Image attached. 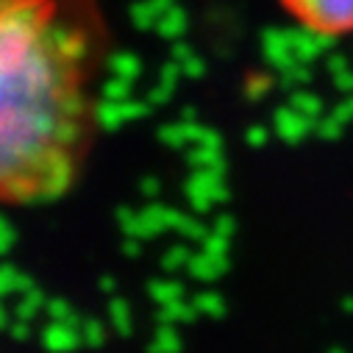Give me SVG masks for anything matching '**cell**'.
Returning a JSON list of instances; mask_svg holds the SVG:
<instances>
[{
  "instance_id": "cell-1",
  "label": "cell",
  "mask_w": 353,
  "mask_h": 353,
  "mask_svg": "<svg viewBox=\"0 0 353 353\" xmlns=\"http://www.w3.org/2000/svg\"><path fill=\"white\" fill-rule=\"evenodd\" d=\"M81 34L39 0L0 3V181L17 203L59 201L75 179L83 101L75 67Z\"/></svg>"
},
{
  "instance_id": "cell-2",
  "label": "cell",
  "mask_w": 353,
  "mask_h": 353,
  "mask_svg": "<svg viewBox=\"0 0 353 353\" xmlns=\"http://www.w3.org/2000/svg\"><path fill=\"white\" fill-rule=\"evenodd\" d=\"M309 26L325 31H353V0H284Z\"/></svg>"
},
{
  "instance_id": "cell-3",
  "label": "cell",
  "mask_w": 353,
  "mask_h": 353,
  "mask_svg": "<svg viewBox=\"0 0 353 353\" xmlns=\"http://www.w3.org/2000/svg\"><path fill=\"white\" fill-rule=\"evenodd\" d=\"M187 198L195 214H209L217 203H228L231 192L225 184V172L206 170V167L192 170V175L187 179Z\"/></svg>"
},
{
  "instance_id": "cell-4",
  "label": "cell",
  "mask_w": 353,
  "mask_h": 353,
  "mask_svg": "<svg viewBox=\"0 0 353 353\" xmlns=\"http://www.w3.org/2000/svg\"><path fill=\"white\" fill-rule=\"evenodd\" d=\"M292 31V45H295V56L298 61L314 64L320 59H325V53H331L334 48V31L317 28V26H301V28H290Z\"/></svg>"
},
{
  "instance_id": "cell-5",
  "label": "cell",
  "mask_w": 353,
  "mask_h": 353,
  "mask_svg": "<svg viewBox=\"0 0 353 353\" xmlns=\"http://www.w3.org/2000/svg\"><path fill=\"white\" fill-rule=\"evenodd\" d=\"M261 56L276 72L298 64L295 45H292V31L290 28H264L261 31Z\"/></svg>"
},
{
  "instance_id": "cell-6",
  "label": "cell",
  "mask_w": 353,
  "mask_h": 353,
  "mask_svg": "<svg viewBox=\"0 0 353 353\" xmlns=\"http://www.w3.org/2000/svg\"><path fill=\"white\" fill-rule=\"evenodd\" d=\"M273 131L279 134L281 142L298 145V142H303V139L314 131V120L306 117L303 112H298V109L290 103V106L276 109V114H273Z\"/></svg>"
},
{
  "instance_id": "cell-7",
  "label": "cell",
  "mask_w": 353,
  "mask_h": 353,
  "mask_svg": "<svg viewBox=\"0 0 353 353\" xmlns=\"http://www.w3.org/2000/svg\"><path fill=\"white\" fill-rule=\"evenodd\" d=\"M187 273H190V279H195L201 284H212L228 273V256H214V253L201 248L198 253H192V259L187 264Z\"/></svg>"
},
{
  "instance_id": "cell-8",
  "label": "cell",
  "mask_w": 353,
  "mask_h": 353,
  "mask_svg": "<svg viewBox=\"0 0 353 353\" xmlns=\"http://www.w3.org/2000/svg\"><path fill=\"white\" fill-rule=\"evenodd\" d=\"M39 339H42V345H45L48 350H56V353H64V350H72V347L83 345L81 328L72 325L70 320H50V323L45 325V331H42Z\"/></svg>"
},
{
  "instance_id": "cell-9",
  "label": "cell",
  "mask_w": 353,
  "mask_h": 353,
  "mask_svg": "<svg viewBox=\"0 0 353 353\" xmlns=\"http://www.w3.org/2000/svg\"><path fill=\"white\" fill-rule=\"evenodd\" d=\"M164 231H170V206L150 201L145 209H139V239H153Z\"/></svg>"
},
{
  "instance_id": "cell-10",
  "label": "cell",
  "mask_w": 353,
  "mask_h": 353,
  "mask_svg": "<svg viewBox=\"0 0 353 353\" xmlns=\"http://www.w3.org/2000/svg\"><path fill=\"white\" fill-rule=\"evenodd\" d=\"M187 28H190V14H187V9L184 6H170L167 12H161L159 14V23H156V34L161 37V39H167V42H175V39H184V34H187Z\"/></svg>"
},
{
  "instance_id": "cell-11",
  "label": "cell",
  "mask_w": 353,
  "mask_h": 353,
  "mask_svg": "<svg viewBox=\"0 0 353 353\" xmlns=\"http://www.w3.org/2000/svg\"><path fill=\"white\" fill-rule=\"evenodd\" d=\"M156 317H159V323H172V325H190V323H195L198 317H201V312L195 309V303L192 301H172V303H164V306H159L156 309Z\"/></svg>"
},
{
  "instance_id": "cell-12",
  "label": "cell",
  "mask_w": 353,
  "mask_h": 353,
  "mask_svg": "<svg viewBox=\"0 0 353 353\" xmlns=\"http://www.w3.org/2000/svg\"><path fill=\"white\" fill-rule=\"evenodd\" d=\"M95 123H98V128L106 131V134L120 131L123 123H128V120H125V112H123V101L101 98V103H98V109H95Z\"/></svg>"
},
{
  "instance_id": "cell-13",
  "label": "cell",
  "mask_w": 353,
  "mask_h": 353,
  "mask_svg": "<svg viewBox=\"0 0 353 353\" xmlns=\"http://www.w3.org/2000/svg\"><path fill=\"white\" fill-rule=\"evenodd\" d=\"M150 350L156 353H175V350H181L184 347V339L179 334V325H172V323H159L150 342H148Z\"/></svg>"
},
{
  "instance_id": "cell-14",
  "label": "cell",
  "mask_w": 353,
  "mask_h": 353,
  "mask_svg": "<svg viewBox=\"0 0 353 353\" xmlns=\"http://www.w3.org/2000/svg\"><path fill=\"white\" fill-rule=\"evenodd\" d=\"M187 161H190L192 170L206 167V170H220V172H225V167H228V164H225V153L217 150V148H206V145H190Z\"/></svg>"
},
{
  "instance_id": "cell-15",
  "label": "cell",
  "mask_w": 353,
  "mask_h": 353,
  "mask_svg": "<svg viewBox=\"0 0 353 353\" xmlns=\"http://www.w3.org/2000/svg\"><path fill=\"white\" fill-rule=\"evenodd\" d=\"M34 279L23 270H17L14 264H3V270H0V292L3 295H23L28 290H34Z\"/></svg>"
},
{
  "instance_id": "cell-16",
  "label": "cell",
  "mask_w": 353,
  "mask_h": 353,
  "mask_svg": "<svg viewBox=\"0 0 353 353\" xmlns=\"http://www.w3.org/2000/svg\"><path fill=\"white\" fill-rule=\"evenodd\" d=\"M148 295L156 306H164V303L184 298V284L175 279H153V281H148Z\"/></svg>"
},
{
  "instance_id": "cell-17",
  "label": "cell",
  "mask_w": 353,
  "mask_h": 353,
  "mask_svg": "<svg viewBox=\"0 0 353 353\" xmlns=\"http://www.w3.org/2000/svg\"><path fill=\"white\" fill-rule=\"evenodd\" d=\"M45 303H48V295L39 287H34V290L20 295V301L12 306V314L17 320H34L39 312H45Z\"/></svg>"
},
{
  "instance_id": "cell-18",
  "label": "cell",
  "mask_w": 353,
  "mask_h": 353,
  "mask_svg": "<svg viewBox=\"0 0 353 353\" xmlns=\"http://www.w3.org/2000/svg\"><path fill=\"white\" fill-rule=\"evenodd\" d=\"M159 14H161V12L150 3V0H137V3L128 6V20H131V26L139 28V31H150V28H156Z\"/></svg>"
},
{
  "instance_id": "cell-19",
  "label": "cell",
  "mask_w": 353,
  "mask_h": 353,
  "mask_svg": "<svg viewBox=\"0 0 353 353\" xmlns=\"http://www.w3.org/2000/svg\"><path fill=\"white\" fill-rule=\"evenodd\" d=\"M290 103H292L298 112H303L306 117H312V120H317V117L325 114V103H323V98L314 95L312 90H303V86H301V90H292Z\"/></svg>"
},
{
  "instance_id": "cell-20",
  "label": "cell",
  "mask_w": 353,
  "mask_h": 353,
  "mask_svg": "<svg viewBox=\"0 0 353 353\" xmlns=\"http://www.w3.org/2000/svg\"><path fill=\"white\" fill-rule=\"evenodd\" d=\"M109 72L112 75H123V78H131L137 81L142 75V59L137 53H128V50H120L109 59Z\"/></svg>"
},
{
  "instance_id": "cell-21",
  "label": "cell",
  "mask_w": 353,
  "mask_h": 353,
  "mask_svg": "<svg viewBox=\"0 0 353 353\" xmlns=\"http://www.w3.org/2000/svg\"><path fill=\"white\" fill-rule=\"evenodd\" d=\"M106 314H109L112 328H114L120 336H128V334H131V309H128V303H125L123 298L112 295V301H109V306H106Z\"/></svg>"
},
{
  "instance_id": "cell-22",
  "label": "cell",
  "mask_w": 353,
  "mask_h": 353,
  "mask_svg": "<svg viewBox=\"0 0 353 353\" xmlns=\"http://www.w3.org/2000/svg\"><path fill=\"white\" fill-rule=\"evenodd\" d=\"M192 303H195V309L201 312V317L220 320V317L225 314V301H223V295H217V292H212V290H203V292L192 295Z\"/></svg>"
},
{
  "instance_id": "cell-23",
  "label": "cell",
  "mask_w": 353,
  "mask_h": 353,
  "mask_svg": "<svg viewBox=\"0 0 353 353\" xmlns=\"http://www.w3.org/2000/svg\"><path fill=\"white\" fill-rule=\"evenodd\" d=\"M279 75H281V86H284V90H290V92L292 90H301V86H309L312 78H314V72H312V67L306 61H298V64L281 70Z\"/></svg>"
},
{
  "instance_id": "cell-24",
  "label": "cell",
  "mask_w": 353,
  "mask_h": 353,
  "mask_svg": "<svg viewBox=\"0 0 353 353\" xmlns=\"http://www.w3.org/2000/svg\"><path fill=\"white\" fill-rule=\"evenodd\" d=\"M175 231H179L187 242H203V239H206V234H209L212 228H206V225H203L201 214H195V212H192V214H184V212H181Z\"/></svg>"
},
{
  "instance_id": "cell-25",
  "label": "cell",
  "mask_w": 353,
  "mask_h": 353,
  "mask_svg": "<svg viewBox=\"0 0 353 353\" xmlns=\"http://www.w3.org/2000/svg\"><path fill=\"white\" fill-rule=\"evenodd\" d=\"M131 95H134V81L123 75H109L101 86V98H109V101H128Z\"/></svg>"
},
{
  "instance_id": "cell-26",
  "label": "cell",
  "mask_w": 353,
  "mask_h": 353,
  "mask_svg": "<svg viewBox=\"0 0 353 353\" xmlns=\"http://www.w3.org/2000/svg\"><path fill=\"white\" fill-rule=\"evenodd\" d=\"M190 259H192V250L187 248V245H170L167 250H164V256H161V268L167 270V273H179V270H187V264H190Z\"/></svg>"
},
{
  "instance_id": "cell-27",
  "label": "cell",
  "mask_w": 353,
  "mask_h": 353,
  "mask_svg": "<svg viewBox=\"0 0 353 353\" xmlns=\"http://www.w3.org/2000/svg\"><path fill=\"white\" fill-rule=\"evenodd\" d=\"M159 142L179 150V148H187L190 145V137H187V128H184V120H175V123H164L159 128Z\"/></svg>"
},
{
  "instance_id": "cell-28",
  "label": "cell",
  "mask_w": 353,
  "mask_h": 353,
  "mask_svg": "<svg viewBox=\"0 0 353 353\" xmlns=\"http://www.w3.org/2000/svg\"><path fill=\"white\" fill-rule=\"evenodd\" d=\"M314 134L320 139H325V142H334V139H339L345 134V123L328 112V114H323V117L314 120Z\"/></svg>"
},
{
  "instance_id": "cell-29",
  "label": "cell",
  "mask_w": 353,
  "mask_h": 353,
  "mask_svg": "<svg viewBox=\"0 0 353 353\" xmlns=\"http://www.w3.org/2000/svg\"><path fill=\"white\" fill-rule=\"evenodd\" d=\"M45 314L50 317V320H70L72 325H78L81 328V317L72 312V306L64 301V298H48V303H45Z\"/></svg>"
},
{
  "instance_id": "cell-30",
  "label": "cell",
  "mask_w": 353,
  "mask_h": 353,
  "mask_svg": "<svg viewBox=\"0 0 353 353\" xmlns=\"http://www.w3.org/2000/svg\"><path fill=\"white\" fill-rule=\"evenodd\" d=\"M117 225L125 236H139V209L134 206H120L117 209Z\"/></svg>"
},
{
  "instance_id": "cell-31",
  "label": "cell",
  "mask_w": 353,
  "mask_h": 353,
  "mask_svg": "<svg viewBox=\"0 0 353 353\" xmlns=\"http://www.w3.org/2000/svg\"><path fill=\"white\" fill-rule=\"evenodd\" d=\"M81 339H83V345H90V347H101L106 342V328L98 320H83L81 323Z\"/></svg>"
},
{
  "instance_id": "cell-32",
  "label": "cell",
  "mask_w": 353,
  "mask_h": 353,
  "mask_svg": "<svg viewBox=\"0 0 353 353\" xmlns=\"http://www.w3.org/2000/svg\"><path fill=\"white\" fill-rule=\"evenodd\" d=\"M201 248L209 250V253H214V256H228L231 253V236L217 234V231H209L206 239L201 242Z\"/></svg>"
},
{
  "instance_id": "cell-33",
  "label": "cell",
  "mask_w": 353,
  "mask_h": 353,
  "mask_svg": "<svg viewBox=\"0 0 353 353\" xmlns=\"http://www.w3.org/2000/svg\"><path fill=\"white\" fill-rule=\"evenodd\" d=\"M172 92H175V86L159 78V81H156V83L150 86V90H148V95H145V98H148V101H150L153 106H164V103H167V101L172 98Z\"/></svg>"
},
{
  "instance_id": "cell-34",
  "label": "cell",
  "mask_w": 353,
  "mask_h": 353,
  "mask_svg": "<svg viewBox=\"0 0 353 353\" xmlns=\"http://www.w3.org/2000/svg\"><path fill=\"white\" fill-rule=\"evenodd\" d=\"M159 78H161V81H167V83H172V86H179V81L184 78V67H181V61L170 56V59L161 64Z\"/></svg>"
},
{
  "instance_id": "cell-35",
  "label": "cell",
  "mask_w": 353,
  "mask_h": 353,
  "mask_svg": "<svg viewBox=\"0 0 353 353\" xmlns=\"http://www.w3.org/2000/svg\"><path fill=\"white\" fill-rule=\"evenodd\" d=\"M150 101L145 98V101H134V98H128V101H123V112H125V120H142V117H148L150 114Z\"/></svg>"
},
{
  "instance_id": "cell-36",
  "label": "cell",
  "mask_w": 353,
  "mask_h": 353,
  "mask_svg": "<svg viewBox=\"0 0 353 353\" xmlns=\"http://www.w3.org/2000/svg\"><path fill=\"white\" fill-rule=\"evenodd\" d=\"M245 142H248L250 148H264V145L270 142V131H268V125L253 123V125L245 131Z\"/></svg>"
},
{
  "instance_id": "cell-37",
  "label": "cell",
  "mask_w": 353,
  "mask_h": 353,
  "mask_svg": "<svg viewBox=\"0 0 353 353\" xmlns=\"http://www.w3.org/2000/svg\"><path fill=\"white\" fill-rule=\"evenodd\" d=\"M325 70L331 72V75H339V72H345L347 67H350V59L345 56V53H339V50H331V53H325Z\"/></svg>"
},
{
  "instance_id": "cell-38",
  "label": "cell",
  "mask_w": 353,
  "mask_h": 353,
  "mask_svg": "<svg viewBox=\"0 0 353 353\" xmlns=\"http://www.w3.org/2000/svg\"><path fill=\"white\" fill-rule=\"evenodd\" d=\"M181 67H184V78L198 81V78H203V75H206V61H203L198 53H192L187 61H181Z\"/></svg>"
},
{
  "instance_id": "cell-39",
  "label": "cell",
  "mask_w": 353,
  "mask_h": 353,
  "mask_svg": "<svg viewBox=\"0 0 353 353\" xmlns=\"http://www.w3.org/2000/svg\"><path fill=\"white\" fill-rule=\"evenodd\" d=\"M212 231L225 234V236H234V231H236V220H234L228 212H220V214L212 220Z\"/></svg>"
},
{
  "instance_id": "cell-40",
  "label": "cell",
  "mask_w": 353,
  "mask_h": 353,
  "mask_svg": "<svg viewBox=\"0 0 353 353\" xmlns=\"http://www.w3.org/2000/svg\"><path fill=\"white\" fill-rule=\"evenodd\" d=\"M14 239H17L14 225H12L9 220H0V250H3V253H12Z\"/></svg>"
},
{
  "instance_id": "cell-41",
  "label": "cell",
  "mask_w": 353,
  "mask_h": 353,
  "mask_svg": "<svg viewBox=\"0 0 353 353\" xmlns=\"http://www.w3.org/2000/svg\"><path fill=\"white\" fill-rule=\"evenodd\" d=\"M139 192H142V198L156 201L159 192H161V181L156 179V175H148V179H142V184H139Z\"/></svg>"
},
{
  "instance_id": "cell-42",
  "label": "cell",
  "mask_w": 353,
  "mask_h": 353,
  "mask_svg": "<svg viewBox=\"0 0 353 353\" xmlns=\"http://www.w3.org/2000/svg\"><path fill=\"white\" fill-rule=\"evenodd\" d=\"M6 334H9L12 339H23V342H26V339L31 336V320H17V317H14V323L6 328Z\"/></svg>"
},
{
  "instance_id": "cell-43",
  "label": "cell",
  "mask_w": 353,
  "mask_h": 353,
  "mask_svg": "<svg viewBox=\"0 0 353 353\" xmlns=\"http://www.w3.org/2000/svg\"><path fill=\"white\" fill-rule=\"evenodd\" d=\"M198 145H206V148H217V150H223L225 148V139H223V134L217 131V128H209L206 125V131H203V137H201V142Z\"/></svg>"
},
{
  "instance_id": "cell-44",
  "label": "cell",
  "mask_w": 353,
  "mask_h": 353,
  "mask_svg": "<svg viewBox=\"0 0 353 353\" xmlns=\"http://www.w3.org/2000/svg\"><path fill=\"white\" fill-rule=\"evenodd\" d=\"M192 53H195V50H192V45H190V42H184V39H175V42H170V56H172V59L187 61Z\"/></svg>"
},
{
  "instance_id": "cell-45",
  "label": "cell",
  "mask_w": 353,
  "mask_h": 353,
  "mask_svg": "<svg viewBox=\"0 0 353 353\" xmlns=\"http://www.w3.org/2000/svg\"><path fill=\"white\" fill-rule=\"evenodd\" d=\"M334 86H336L339 92H345V95H353V70L347 67L345 72L334 75Z\"/></svg>"
},
{
  "instance_id": "cell-46",
  "label": "cell",
  "mask_w": 353,
  "mask_h": 353,
  "mask_svg": "<svg viewBox=\"0 0 353 353\" xmlns=\"http://www.w3.org/2000/svg\"><path fill=\"white\" fill-rule=\"evenodd\" d=\"M331 114H334V117H339V120H342V123L347 125V123L353 120V109H350V103H347V98H345V101H339V103H336V106L331 109Z\"/></svg>"
},
{
  "instance_id": "cell-47",
  "label": "cell",
  "mask_w": 353,
  "mask_h": 353,
  "mask_svg": "<svg viewBox=\"0 0 353 353\" xmlns=\"http://www.w3.org/2000/svg\"><path fill=\"white\" fill-rule=\"evenodd\" d=\"M142 242H145V239H139V236H125L123 253H125V256H139V253H142Z\"/></svg>"
},
{
  "instance_id": "cell-48",
  "label": "cell",
  "mask_w": 353,
  "mask_h": 353,
  "mask_svg": "<svg viewBox=\"0 0 353 353\" xmlns=\"http://www.w3.org/2000/svg\"><path fill=\"white\" fill-rule=\"evenodd\" d=\"M101 292L114 295V292H117V281H114V279H109V276H103V279H101Z\"/></svg>"
},
{
  "instance_id": "cell-49",
  "label": "cell",
  "mask_w": 353,
  "mask_h": 353,
  "mask_svg": "<svg viewBox=\"0 0 353 353\" xmlns=\"http://www.w3.org/2000/svg\"><path fill=\"white\" fill-rule=\"evenodd\" d=\"M150 3H153L159 12H167L170 6H175V0H150Z\"/></svg>"
},
{
  "instance_id": "cell-50",
  "label": "cell",
  "mask_w": 353,
  "mask_h": 353,
  "mask_svg": "<svg viewBox=\"0 0 353 353\" xmlns=\"http://www.w3.org/2000/svg\"><path fill=\"white\" fill-rule=\"evenodd\" d=\"M181 120H198L195 106H184V109H181Z\"/></svg>"
},
{
  "instance_id": "cell-51",
  "label": "cell",
  "mask_w": 353,
  "mask_h": 353,
  "mask_svg": "<svg viewBox=\"0 0 353 353\" xmlns=\"http://www.w3.org/2000/svg\"><path fill=\"white\" fill-rule=\"evenodd\" d=\"M339 309H342L345 314H353V295H347V298H342V303H339Z\"/></svg>"
},
{
  "instance_id": "cell-52",
  "label": "cell",
  "mask_w": 353,
  "mask_h": 353,
  "mask_svg": "<svg viewBox=\"0 0 353 353\" xmlns=\"http://www.w3.org/2000/svg\"><path fill=\"white\" fill-rule=\"evenodd\" d=\"M347 103H350V109H353V95H347Z\"/></svg>"
}]
</instances>
